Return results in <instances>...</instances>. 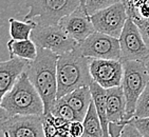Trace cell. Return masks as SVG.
Returning a JSON list of instances; mask_svg holds the SVG:
<instances>
[{"label": "cell", "mask_w": 149, "mask_h": 137, "mask_svg": "<svg viewBox=\"0 0 149 137\" xmlns=\"http://www.w3.org/2000/svg\"><path fill=\"white\" fill-rule=\"evenodd\" d=\"M59 55L38 48L36 59L30 61L26 73L39 93L45 104V114H49L57 99V60ZM43 114V115H45Z\"/></svg>", "instance_id": "6da1fadb"}, {"label": "cell", "mask_w": 149, "mask_h": 137, "mask_svg": "<svg viewBox=\"0 0 149 137\" xmlns=\"http://www.w3.org/2000/svg\"><path fill=\"white\" fill-rule=\"evenodd\" d=\"M90 60L77 48L59 55L57 60V99L93 81L90 74Z\"/></svg>", "instance_id": "7a4b0ae2"}, {"label": "cell", "mask_w": 149, "mask_h": 137, "mask_svg": "<svg viewBox=\"0 0 149 137\" xmlns=\"http://www.w3.org/2000/svg\"><path fill=\"white\" fill-rule=\"evenodd\" d=\"M0 107L4 111L2 115L8 117L16 115L42 116L45 114L42 99L26 72L20 76L11 91L1 98Z\"/></svg>", "instance_id": "3957f363"}, {"label": "cell", "mask_w": 149, "mask_h": 137, "mask_svg": "<svg viewBox=\"0 0 149 137\" xmlns=\"http://www.w3.org/2000/svg\"><path fill=\"white\" fill-rule=\"evenodd\" d=\"M80 6V0H26L29 12L24 20H34L41 26H56Z\"/></svg>", "instance_id": "277c9868"}, {"label": "cell", "mask_w": 149, "mask_h": 137, "mask_svg": "<svg viewBox=\"0 0 149 137\" xmlns=\"http://www.w3.org/2000/svg\"><path fill=\"white\" fill-rule=\"evenodd\" d=\"M123 66L122 88L126 97L127 116L132 119L134 117L139 98L149 82V75L146 64L140 61H123Z\"/></svg>", "instance_id": "5b68a950"}, {"label": "cell", "mask_w": 149, "mask_h": 137, "mask_svg": "<svg viewBox=\"0 0 149 137\" xmlns=\"http://www.w3.org/2000/svg\"><path fill=\"white\" fill-rule=\"evenodd\" d=\"M31 39L38 48L48 50L57 55L72 52L77 48L78 42L70 37L59 26H41L37 24L32 32Z\"/></svg>", "instance_id": "8992f818"}, {"label": "cell", "mask_w": 149, "mask_h": 137, "mask_svg": "<svg viewBox=\"0 0 149 137\" xmlns=\"http://www.w3.org/2000/svg\"><path fill=\"white\" fill-rule=\"evenodd\" d=\"M120 61H140L146 64L149 60V48L144 40L139 26L128 18L120 37Z\"/></svg>", "instance_id": "52a82bcc"}, {"label": "cell", "mask_w": 149, "mask_h": 137, "mask_svg": "<svg viewBox=\"0 0 149 137\" xmlns=\"http://www.w3.org/2000/svg\"><path fill=\"white\" fill-rule=\"evenodd\" d=\"M95 32L120 39L128 19L126 8L120 1L106 9L100 10L90 16Z\"/></svg>", "instance_id": "ba28073f"}, {"label": "cell", "mask_w": 149, "mask_h": 137, "mask_svg": "<svg viewBox=\"0 0 149 137\" xmlns=\"http://www.w3.org/2000/svg\"><path fill=\"white\" fill-rule=\"evenodd\" d=\"M78 49L84 56L91 59L120 60L122 58L120 39L98 32H94L78 43Z\"/></svg>", "instance_id": "9c48e42d"}, {"label": "cell", "mask_w": 149, "mask_h": 137, "mask_svg": "<svg viewBox=\"0 0 149 137\" xmlns=\"http://www.w3.org/2000/svg\"><path fill=\"white\" fill-rule=\"evenodd\" d=\"M1 129L4 137H46L42 118L37 115H2Z\"/></svg>", "instance_id": "30bf717a"}, {"label": "cell", "mask_w": 149, "mask_h": 137, "mask_svg": "<svg viewBox=\"0 0 149 137\" xmlns=\"http://www.w3.org/2000/svg\"><path fill=\"white\" fill-rule=\"evenodd\" d=\"M90 74L93 81L105 90L120 86L124 74L123 61L113 59H91Z\"/></svg>", "instance_id": "8fae6325"}, {"label": "cell", "mask_w": 149, "mask_h": 137, "mask_svg": "<svg viewBox=\"0 0 149 137\" xmlns=\"http://www.w3.org/2000/svg\"><path fill=\"white\" fill-rule=\"evenodd\" d=\"M59 26L78 43L83 42L95 32L91 18L81 6L73 13L63 17L60 20Z\"/></svg>", "instance_id": "7c38bea8"}, {"label": "cell", "mask_w": 149, "mask_h": 137, "mask_svg": "<svg viewBox=\"0 0 149 137\" xmlns=\"http://www.w3.org/2000/svg\"><path fill=\"white\" fill-rule=\"evenodd\" d=\"M29 62V60L17 57L0 62V98L13 89L20 76L26 72Z\"/></svg>", "instance_id": "4fadbf2b"}, {"label": "cell", "mask_w": 149, "mask_h": 137, "mask_svg": "<svg viewBox=\"0 0 149 137\" xmlns=\"http://www.w3.org/2000/svg\"><path fill=\"white\" fill-rule=\"evenodd\" d=\"M107 116L109 123H128L131 120L127 116L126 97L122 86L107 90Z\"/></svg>", "instance_id": "5bb4252c"}, {"label": "cell", "mask_w": 149, "mask_h": 137, "mask_svg": "<svg viewBox=\"0 0 149 137\" xmlns=\"http://www.w3.org/2000/svg\"><path fill=\"white\" fill-rule=\"evenodd\" d=\"M63 98L66 101L77 116L78 121H83L89 107L92 102V94L90 86H81L71 92Z\"/></svg>", "instance_id": "9a60e30c"}, {"label": "cell", "mask_w": 149, "mask_h": 137, "mask_svg": "<svg viewBox=\"0 0 149 137\" xmlns=\"http://www.w3.org/2000/svg\"><path fill=\"white\" fill-rule=\"evenodd\" d=\"M89 86L92 94V101L94 103L97 114L100 116L105 137H110L109 120H108V116H107V90L102 88L95 81H92Z\"/></svg>", "instance_id": "2e32d148"}, {"label": "cell", "mask_w": 149, "mask_h": 137, "mask_svg": "<svg viewBox=\"0 0 149 137\" xmlns=\"http://www.w3.org/2000/svg\"><path fill=\"white\" fill-rule=\"evenodd\" d=\"M10 53V58H21L29 61L36 59L38 55V46L32 39L15 40L11 39L6 43Z\"/></svg>", "instance_id": "e0dca14e"}, {"label": "cell", "mask_w": 149, "mask_h": 137, "mask_svg": "<svg viewBox=\"0 0 149 137\" xmlns=\"http://www.w3.org/2000/svg\"><path fill=\"white\" fill-rule=\"evenodd\" d=\"M83 125L85 128V135L86 137H105L104 130L102 127L100 116L97 114L93 101L89 107L86 116L83 120Z\"/></svg>", "instance_id": "ac0fdd59"}, {"label": "cell", "mask_w": 149, "mask_h": 137, "mask_svg": "<svg viewBox=\"0 0 149 137\" xmlns=\"http://www.w3.org/2000/svg\"><path fill=\"white\" fill-rule=\"evenodd\" d=\"M10 35L12 39L15 40H26L31 39L32 32L34 31L37 23L34 20L20 21L15 18H10Z\"/></svg>", "instance_id": "d6986e66"}, {"label": "cell", "mask_w": 149, "mask_h": 137, "mask_svg": "<svg viewBox=\"0 0 149 137\" xmlns=\"http://www.w3.org/2000/svg\"><path fill=\"white\" fill-rule=\"evenodd\" d=\"M50 113L53 114L54 116H56V117L63 118V119L67 120V121H69V122L78 120L77 116L75 114V112L72 110L71 107H70L63 98L56 99L55 103L51 108Z\"/></svg>", "instance_id": "ffe728a7"}, {"label": "cell", "mask_w": 149, "mask_h": 137, "mask_svg": "<svg viewBox=\"0 0 149 137\" xmlns=\"http://www.w3.org/2000/svg\"><path fill=\"white\" fill-rule=\"evenodd\" d=\"M135 118H147L149 117V82L142 93L139 101L136 103L134 113Z\"/></svg>", "instance_id": "44dd1931"}, {"label": "cell", "mask_w": 149, "mask_h": 137, "mask_svg": "<svg viewBox=\"0 0 149 137\" xmlns=\"http://www.w3.org/2000/svg\"><path fill=\"white\" fill-rule=\"evenodd\" d=\"M122 0H86V11L89 16L96 13L100 10L106 9L115 3L120 2Z\"/></svg>", "instance_id": "7402d4cb"}, {"label": "cell", "mask_w": 149, "mask_h": 137, "mask_svg": "<svg viewBox=\"0 0 149 137\" xmlns=\"http://www.w3.org/2000/svg\"><path fill=\"white\" fill-rule=\"evenodd\" d=\"M130 122L134 125L135 128L145 137H149V117L147 118H135L133 117Z\"/></svg>", "instance_id": "603a6c76"}, {"label": "cell", "mask_w": 149, "mask_h": 137, "mask_svg": "<svg viewBox=\"0 0 149 137\" xmlns=\"http://www.w3.org/2000/svg\"><path fill=\"white\" fill-rule=\"evenodd\" d=\"M68 133L70 137H84L85 135V128H84L83 121H72L69 125Z\"/></svg>", "instance_id": "cb8c5ba5"}, {"label": "cell", "mask_w": 149, "mask_h": 137, "mask_svg": "<svg viewBox=\"0 0 149 137\" xmlns=\"http://www.w3.org/2000/svg\"><path fill=\"white\" fill-rule=\"evenodd\" d=\"M122 2L124 3V6H125V8H126L128 17L131 18L133 21L136 20V19H139L136 1H135V0H122Z\"/></svg>", "instance_id": "d4e9b609"}, {"label": "cell", "mask_w": 149, "mask_h": 137, "mask_svg": "<svg viewBox=\"0 0 149 137\" xmlns=\"http://www.w3.org/2000/svg\"><path fill=\"white\" fill-rule=\"evenodd\" d=\"M135 24L139 26L142 36H143L147 46L149 48V19H140L134 21Z\"/></svg>", "instance_id": "484cf974"}, {"label": "cell", "mask_w": 149, "mask_h": 137, "mask_svg": "<svg viewBox=\"0 0 149 137\" xmlns=\"http://www.w3.org/2000/svg\"><path fill=\"white\" fill-rule=\"evenodd\" d=\"M120 137H145L138 129L135 128L134 125H132L131 122L126 123L125 128L123 129V132L120 134Z\"/></svg>", "instance_id": "4316f807"}, {"label": "cell", "mask_w": 149, "mask_h": 137, "mask_svg": "<svg viewBox=\"0 0 149 137\" xmlns=\"http://www.w3.org/2000/svg\"><path fill=\"white\" fill-rule=\"evenodd\" d=\"M53 137H70V135H69V133H68V131L59 130V132H58L57 134L54 135Z\"/></svg>", "instance_id": "83f0119b"}, {"label": "cell", "mask_w": 149, "mask_h": 137, "mask_svg": "<svg viewBox=\"0 0 149 137\" xmlns=\"http://www.w3.org/2000/svg\"><path fill=\"white\" fill-rule=\"evenodd\" d=\"M80 4H81L84 9L86 10V0H80Z\"/></svg>", "instance_id": "f1b7e54d"}, {"label": "cell", "mask_w": 149, "mask_h": 137, "mask_svg": "<svg viewBox=\"0 0 149 137\" xmlns=\"http://www.w3.org/2000/svg\"><path fill=\"white\" fill-rule=\"evenodd\" d=\"M146 68H147V72H148V75H149V60L146 62Z\"/></svg>", "instance_id": "f546056e"}, {"label": "cell", "mask_w": 149, "mask_h": 137, "mask_svg": "<svg viewBox=\"0 0 149 137\" xmlns=\"http://www.w3.org/2000/svg\"><path fill=\"white\" fill-rule=\"evenodd\" d=\"M84 137H86V136H84Z\"/></svg>", "instance_id": "4dcf8cb0"}]
</instances>
